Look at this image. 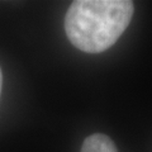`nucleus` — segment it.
I'll use <instances>...</instances> for the list:
<instances>
[{"instance_id": "nucleus-2", "label": "nucleus", "mask_w": 152, "mask_h": 152, "mask_svg": "<svg viewBox=\"0 0 152 152\" xmlns=\"http://www.w3.org/2000/svg\"><path fill=\"white\" fill-rule=\"evenodd\" d=\"M80 152H118V148L108 136L95 133L85 138Z\"/></svg>"}, {"instance_id": "nucleus-3", "label": "nucleus", "mask_w": 152, "mask_h": 152, "mask_svg": "<svg viewBox=\"0 0 152 152\" xmlns=\"http://www.w3.org/2000/svg\"><path fill=\"white\" fill-rule=\"evenodd\" d=\"M1 86H3V74H1V69H0V94H1Z\"/></svg>"}, {"instance_id": "nucleus-1", "label": "nucleus", "mask_w": 152, "mask_h": 152, "mask_svg": "<svg viewBox=\"0 0 152 152\" xmlns=\"http://www.w3.org/2000/svg\"><path fill=\"white\" fill-rule=\"evenodd\" d=\"M129 0H77L65 17V32L77 50L100 53L115 43L132 20Z\"/></svg>"}]
</instances>
